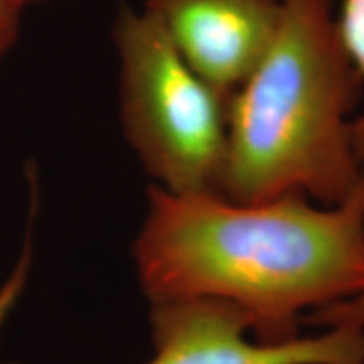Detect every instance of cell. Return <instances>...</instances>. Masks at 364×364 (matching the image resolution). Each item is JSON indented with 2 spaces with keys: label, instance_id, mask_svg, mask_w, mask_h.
<instances>
[{
  "label": "cell",
  "instance_id": "6da1fadb",
  "mask_svg": "<svg viewBox=\"0 0 364 364\" xmlns=\"http://www.w3.org/2000/svg\"><path fill=\"white\" fill-rule=\"evenodd\" d=\"M134 258L150 304L220 300L247 317L257 341L294 339L304 312L364 292V174L332 206L300 194L238 203L152 184Z\"/></svg>",
  "mask_w": 364,
  "mask_h": 364
},
{
  "label": "cell",
  "instance_id": "7a4b0ae2",
  "mask_svg": "<svg viewBox=\"0 0 364 364\" xmlns=\"http://www.w3.org/2000/svg\"><path fill=\"white\" fill-rule=\"evenodd\" d=\"M361 83L332 0H284L275 39L228 102L221 194L238 203L289 194L343 203L364 174L351 135Z\"/></svg>",
  "mask_w": 364,
  "mask_h": 364
},
{
  "label": "cell",
  "instance_id": "3957f363",
  "mask_svg": "<svg viewBox=\"0 0 364 364\" xmlns=\"http://www.w3.org/2000/svg\"><path fill=\"white\" fill-rule=\"evenodd\" d=\"M112 38L120 124L154 186L172 194H221L228 100L184 61L144 9L122 4Z\"/></svg>",
  "mask_w": 364,
  "mask_h": 364
},
{
  "label": "cell",
  "instance_id": "277c9868",
  "mask_svg": "<svg viewBox=\"0 0 364 364\" xmlns=\"http://www.w3.org/2000/svg\"><path fill=\"white\" fill-rule=\"evenodd\" d=\"M150 327L156 351L145 364H364V329L262 343L247 338V317L220 300L152 304Z\"/></svg>",
  "mask_w": 364,
  "mask_h": 364
},
{
  "label": "cell",
  "instance_id": "5b68a950",
  "mask_svg": "<svg viewBox=\"0 0 364 364\" xmlns=\"http://www.w3.org/2000/svg\"><path fill=\"white\" fill-rule=\"evenodd\" d=\"M142 9L230 102L275 39L284 0H144Z\"/></svg>",
  "mask_w": 364,
  "mask_h": 364
},
{
  "label": "cell",
  "instance_id": "8992f818",
  "mask_svg": "<svg viewBox=\"0 0 364 364\" xmlns=\"http://www.w3.org/2000/svg\"><path fill=\"white\" fill-rule=\"evenodd\" d=\"M336 26L346 53L358 75L364 80V0H343L336 16ZM351 135L354 152L364 166V110L354 117Z\"/></svg>",
  "mask_w": 364,
  "mask_h": 364
},
{
  "label": "cell",
  "instance_id": "52a82bcc",
  "mask_svg": "<svg viewBox=\"0 0 364 364\" xmlns=\"http://www.w3.org/2000/svg\"><path fill=\"white\" fill-rule=\"evenodd\" d=\"M306 321L326 327H358L364 329V292L334 306L311 312Z\"/></svg>",
  "mask_w": 364,
  "mask_h": 364
},
{
  "label": "cell",
  "instance_id": "ba28073f",
  "mask_svg": "<svg viewBox=\"0 0 364 364\" xmlns=\"http://www.w3.org/2000/svg\"><path fill=\"white\" fill-rule=\"evenodd\" d=\"M24 9L22 0H0V66L19 41Z\"/></svg>",
  "mask_w": 364,
  "mask_h": 364
},
{
  "label": "cell",
  "instance_id": "9c48e42d",
  "mask_svg": "<svg viewBox=\"0 0 364 364\" xmlns=\"http://www.w3.org/2000/svg\"><path fill=\"white\" fill-rule=\"evenodd\" d=\"M24 2V6H33V4H43V2H49V0H22Z\"/></svg>",
  "mask_w": 364,
  "mask_h": 364
}]
</instances>
